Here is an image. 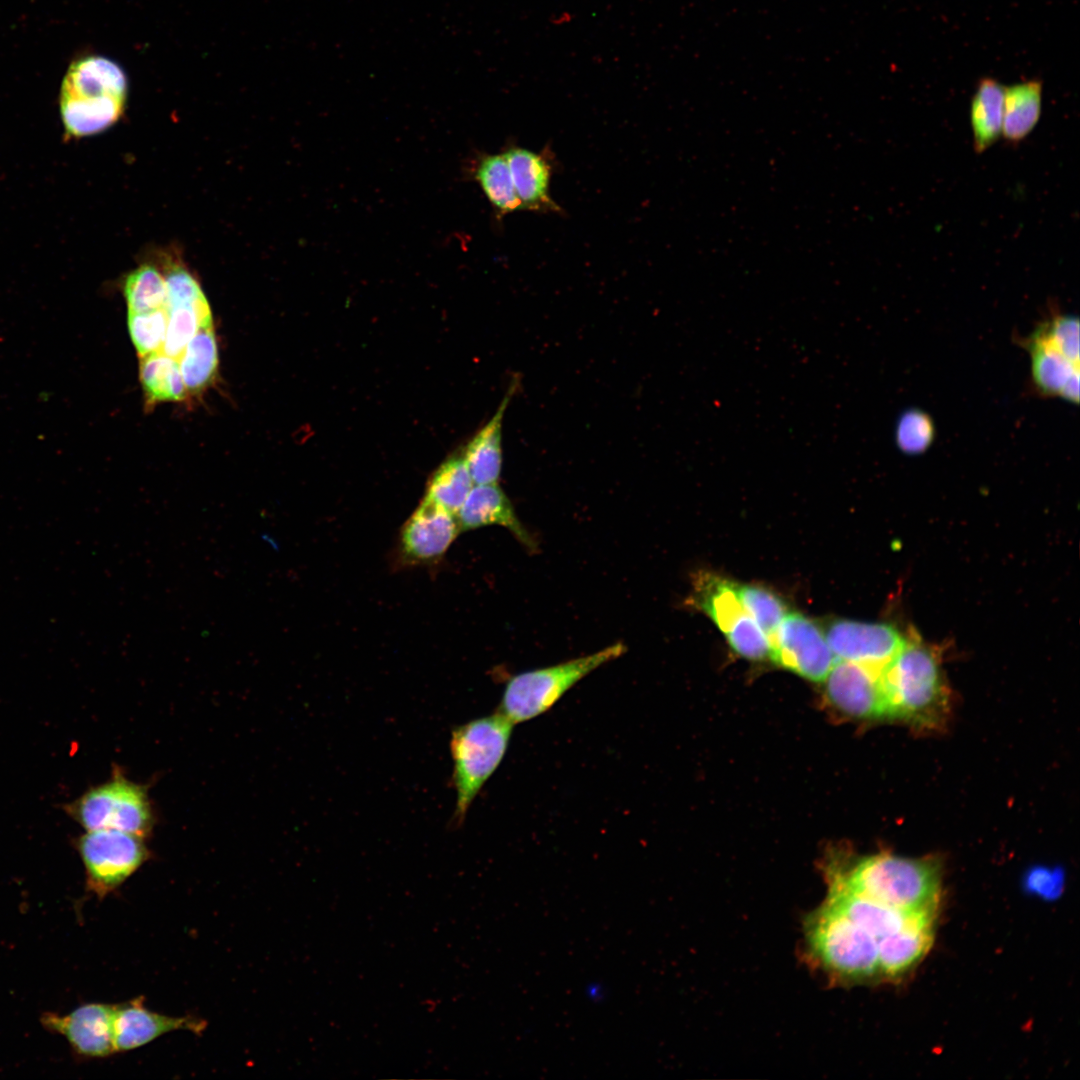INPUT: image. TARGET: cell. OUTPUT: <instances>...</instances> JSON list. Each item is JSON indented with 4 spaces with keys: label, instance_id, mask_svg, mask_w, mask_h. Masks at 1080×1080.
<instances>
[{
    "label": "cell",
    "instance_id": "5b68a950",
    "mask_svg": "<svg viewBox=\"0 0 1080 1080\" xmlns=\"http://www.w3.org/2000/svg\"><path fill=\"white\" fill-rule=\"evenodd\" d=\"M625 651V645L617 642L592 654L516 674L506 682L497 711L515 725L532 720L549 711L584 677Z\"/></svg>",
    "mask_w": 1080,
    "mask_h": 1080
},
{
    "label": "cell",
    "instance_id": "4fadbf2b",
    "mask_svg": "<svg viewBox=\"0 0 1080 1080\" xmlns=\"http://www.w3.org/2000/svg\"><path fill=\"white\" fill-rule=\"evenodd\" d=\"M116 1005L89 1003L66 1015L47 1012L41 1023L47 1030L65 1037L73 1050L86 1058H103L115 1053L114 1016Z\"/></svg>",
    "mask_w": 1080,
    "mask_h": 1080
},
{
    "label": "cell",
    "instance_id": "cb8c5ba5",
    "mask_svg": "<svg viewBox=\"0 0 1080 1080\" xmlns=\"http://www.w3.org/2000/svg\"><path fill=\"white\" fill-rule=\"evenodd\" d=\"M1020 344L1031 356L1032 382L1040 394L1060 396L1065 384L1079 374L1078 364L1068 360L1033 333L1021 339Z\"/></svg>",
    "mask_w": 1080,
    "mask_h": 1080
},
{
    "label": "cell",
    "instance_id": "836d02e7",
    "mask_svg": "<svg viewBox=\"0 0 1080 1080\" xmlns=\"http://www.w3.org/2000/svg\"><path fill=\"white\" fill-rule=\"evenodd\" d=\"M167 287L166 308L193 306L210 308L198 281L180 264H171L163 272Z\"/></svg>",
    "mask_w": 1080,
    "mask_h": 1080
},
{
    "label": "cell",
    "instance_id": "d6a6232c",
    "mask_svg": "<svg viewBox=\"0 0 1080 1080\" xmlns=\"http://www.w3.org/2000/svg\"><path fill=\"white\" fill-rule=\"evenodd\" d=\"M895 432L897 446L908 454L924 452L935 438L932 419L917 409L909 410L900 417Z\"/></svg>",
    "mask_w": 1080,
    "mask_h": 1080
},
{
    "label": "cell",
    "instance_id": "ba28073f",
    "mask_svg": "<svg viewBox=\"0 0 1080 1080\" xmlns=\"http://www.w3.org/2000/svg\"><path fill=\"white\" fill-rule=\"evenodd\" d=\"M86 888L98 898L118 889L151 856L145 838L112 829L89 830L77 840Z\"/></svg>",
    "mask_w": 1080,
    "mask_h": 1080
},
{
    "label": "cell",
    "instance_id": "30bf717a",
    "mask_svg": "<svg viewBox=\"0 0 1080 1080\" xmlns=\"http://www.w3.org/2000/svg\"><path fill=\"white\" fill-rule=\"evenodd\" d=\"M822 630L836 660L877 669L892 659L906 641V637L888 623L835 619Z\"/></svg>",
    "mask_w": 1080,
    "mask_h": 1080
},
{
    "label": "cell",
    "instance_id": "ac0fdd59",
    "mask_svg": "<svg viewBox=\"0 0 1080 1080\" xmlns=\"http://www.w3.org/2000/svg\"><path fill=\"white\" fill-rule=\"evenodd\" d=\"M934 920L915 921L877 941L881 976L896 979L925 956L933 943Z\"/></svg>",
    "mask_w": 1080,
    "mask_h": 1080
},
{
    "label": "cell",
    "instance_id": "7c38bea8",
    "mask_svg": "<svg viewBox=\"0 0 1080 1080\" xmlns=\"http://www.w3.org/2000/svg\"><path fill=\"white\" fill-rule=\"evenodd\" d=\"M460 532L456 515L424 496L402 526L400 556L407 564H431L442 558Z\"/></svg>",
    "mask_w": 1080,
    "mask_h": 1080
},
{
    "label": "cell",
    "instance_id": "e0dca14e",
    "mask_svg": "<svg viewBox=\"0 0 1080 1080\" xmlns=\"http://www.w3.org/2000/svg\"><path fill=\"white\" fill-rule=\"evenodd\" d=\"M825 901L867 931L876 941L910 923L936 916L929 913L901 912L855 894L833 881H829V892Z\"/></svg>",
    "mask_w": 1080,
    "mask_h": 1080
},
{
    "label": "cell",
    "instance_id": "44dd1931",
    "mask_svg": "<svg viewBox=\"0 0 1080 1080\" xmlns=\"http://www.w3.org/2000/svg\"><path fill=\"white\" fill-rule=\"evenodd\" d=\"M735 585L730 580L705 573L695 582L694 601L725 636L750 617L740 603Z\"/></svg>",
    "mask_w": 1080,
    "mask_h": 1080
},
{
    "label": "cell",
    "instance_id": "9c48e42d",
    "mask_svg": "<svg viewBox=\"0 0 1080 1080\" xmlns=\"http://www.w3.org/2000/svg\"><path fill=\"white\" fill-rule=\"evenodd\" d=\"M770 644L775 663L812 681L825 680L837 661L822 628L800 613L786 614Z\"/></svg>",
    "mask_w": 1080,
    "mask_h": 1080
},
{
    "label": "cell",
    "instance_id": "f546056e",
    "mask_svg": "<svg viewBox=\"0 0 1080 1080\" xmlns=\"http://www.w3.org/2000/svg\"><path fill=\"white\" fill-rule=\"evenodd\" d=\"M735 587L744 610L770 640L789 612L785 602L775 593L760 586L736 584Z\"/></svg>",
    "mask_w": 1080,
    "mask_h": 1080
},
{
    "label": "cell",
    "instance_id": "52a82bcc",
    "mask_svg": "<svg viewBox=\"0 0 1080 1080\" xmlns=\"http://www.w3.org/2000/svg\"><path fill=\"white\" fill-rule=\"evenodd\" d=\"M69 810L87 831L112 829L146 838L155 824L148 787L126 778L118 768L110 780L89 789Z\"/></svg>",
    "mask_w": 1080,
    "mask_h": 1080
},
{
    "label": "cell",
    "instance_id": "6da1fadb",
    "mask_svg": "<svg viewBox=\"0 0 1080 1080\" xmlns=\"http://www.w3.org/2000/svg\"><path fill=\"white\" fill-rule=\"evenodd\" d=\"M828 880L904 913L936 914L939 904L941 872L934 858L879 853L849 868L831 867Z\"/></svg>",
    "mask_w": 1080,
    "mask_h": 1080
},
{
    "label": "cell",
    "instance_id": "4316f807",
    "mask_svg": "<svg viewBox=\"0 0 1080 1080\" xmlns=\"http://www.w3.org/2000/svg\"><path fill=\"white\" fill-rule=\"evenodd\" d=\"M473 486L463 454L455 453L433 472L425 496L457 515Z\"/></svg>",
    "mask_w": 1080,
    "mask_h": 1080
},
{
    "label": "cell",
    "instance_id": "9a60e30c",
    "mask_svg": "<svg viewBox=\"0 0 1080 1080\" xmlns=\"http://www.w3.org/2000/svg\"><path fill=\"white\" fill-rule=\"evenodd\" d=\"M506 157L513 184L524 210L538 213H560L561 207L550 195L553 173L551 152H535L510 144Z\"/></svg>",
    "mask_w": 1080,
    "mask_h": 1080
},
{
    "label": "cell",
    "instance_id": "4dcf8cb0",
    "mask_svg": "<svg viewBox=\"0 0 1080 1080\" xmlns=\"http://www.w3.org/2000/svg\"><path fill=\"white\" fill-rule=\"evenodd\" d=\"M168 322L167 309L128 312L130 338L140 357L161 352Z\"/></svg>",
    "mask_w": 1080,
    "mask_h": 1080
},
{
    "label": "cell",
    "instance_id": "603a6c76",
    "mask_svg": "<svg viewBox=\"0 0 1080 1080\" xmlns=\"http://www.w3.org/2000/svg\"><path fill=\"white\" fill-rule=\"evenodd\" d=\"M1005 87L997 80L979 81L970 106L973 146L977 153L986 151L1002 134Z\"/></svg>",
    "mask_w": 1080,
    "mask_h": 1080
},
{
    "label": "cell",
    "instance_id": "83f0119b",
    "mask_svg": "<svg viewBox=\"0 0 1080 1080\" xmlns=\"http://www.w3.org/2000/svg\"><path fill=\"white\" fill-rule=\"evenodd\" d=\"M128 312H145L167 306V287L163 273L151 264L140 265L123 285Z\"/></svg>",
    "mask_w": 1080,
    "mask_h": 1080
},
{
    "label": "cell",
    "instance_id": "277c9868",
    "mask_svg": "<svg viewBox=\"0 0 1080 1080\" xmlns=\"http://www.w3.org/2000/svg\"><path fill=\"white\" fill-rule=\"evenodd\" d=\"M515 724L499 711L470 720L451 733L454 824L465 820L476 796L501 764Z\"/></svg>",
    "mask_w": 1080,
    "mask_h": 1080
},
{
    "label": "cell",
    "instance_id": "7a4b0ae2",
    "mask_svg": "<svg viewBox=\"0 0 1080 1080\" xmlns=\"http://www.w3.org/2000/svg\"><path fill=\"white\" fill-rule=\"evenodd\" d=\"M128 79L115 61L100 55L75 59L66 70L59 92V111L65 138H82L112 127L122 116Z\"/></svg>",
    "mask_w": 1080,
    "mask_h": 1080
},
{
    "label": "cell",
    "instance_id": "5bb4252c",
    "mask_svg": "<svg viewBox=\"0 0 1080 1080\" xmlns=\"http://www.w3.org/2000/svg\"><path fill=\"white\" fill-rule=\"evenodd\" d=\"M207 1022L195 1016H169L149 1010L143 997L116 1005L114 1016V1047L116 1052H127L149 1044L157 1038L175 1031H188L200 1035Z\"/></svg>",
    "mask_w": 1080,
    "mask_h": 1080
},
{
    "label": "cell",
    "instance_id": "f1b7e54d",
    "mask_svg": "<svg viewBox=\"0 0 1080 1080\" xmlns=\"http://www.w3.org/2000/svg\"><path fill=\"white\" fill-rule=\"evenodd\" d=\"M166 309L168 322L162 352L178 360L196 332L213 325L212 313L210 308L193 306Z\"/></svg>",
    "mask_w": 1080,
    "mask_h": 1080
},
{
    "label": "cell",
    "instance_id": "d6986e66",
    "mask_svg": "<svg viewBox=\"0 0 1080 1080\" xmlns=\"http://www.w3.org/2000/svg\"><path fill=\"white\" fill-rule=\"evenodd\" d=\"M468 175L479 184L498 219L524 210L515 190L509 166L502 153L477 152L470 160Z\"/></svg>",
    "mask_w": 1080,
    "mask_h": 1080
},
{
    "label": "cell",
    "instance_id": "2e32d148",
    "mask_svg": "<svg viewBox=\"0 0 1080 1080\" xmlns=\"http://www.w3.org/2000/svg\"><path fill=\"white\" fill-rule=\"evenodd\" d=\"M456 517L460 531L499 525L508 529L527 548L536 547L509 498L497 483L474 485Z\"/></svg>",
    "mask_w": 1080,
    "mask_h": 1080
},
{
    "label": "cell",
    "instance_id": "d590c367",
    "mask_svg": "<svg viewBox=\"0 0 1080 1080\" xmlns=\"http://www.w3.org/2000/svg\"><path fill=\"white\" fill-rule=\"evenodd\" d=\"M586 997L593 1003H600L606 998V988L601 982L593 981L585 987Z\"/></svg>",
    "mask_w": 1080,
    "mask_h": 1080
},
{
    "label": "cell",
    "instance_id": "1f68e13d",
    "mask_svg": "<svg viewBox=\"0 0 1080 1080\" xmlns=\"http://www.w3.org/2000/svg\"><path fill=\"white\" fill-rule=\"evenodd\" d=\"M1071 362L1079 365V320L1071 315L1052 314L1033 332Z\"/></svg>",
    "mask_w": 1080,
    "mask_h": 1080
},
{
    "label": "cell",
    "instance_id": "ffe728a7",
    "mask_svg": "<svg viewBox=\"0 0 1080 1080\" xmlns=\"http://www.w3.org/2000/svg\"><path fill=\"white\" fill-rule=\"evenodd\" d=\"M514 387L505 395L494 416L464 449V459L475 485L497 483L502 467L501 430L504 412Z\"/></svg>",
    "mask_w": 1080,
    "mask_h": 1080
},
{
    "label": "cell",
    "instance_id": "e575fe53",
    "mask_svg": "<svg viewBox=\"0 0 1080 1080\" xmlns=\"http://www.w3.org/2000/svg\"><path fill=\"white\" fill-rule=\"evenodd\" d=\"M1063 883L1061 871L1041 867L1031 870L1025 878V888L1046 899L1056 898L1062 892Z\"/></svg>",
    "mask_w": 1080,
    "mask_h": 1080
},
{
    "label": "cell",
    "instance_id": "d4e9b609",
    "mask_svg": "<svg viewBox=\"0 0 1080 1080\" xmlns=\"http://www.w3.org/2000/svg\"><path fill=\"white\" fill-rule=\"evenodd\" d=\"M139 378L146 403L150 406L186 398L187 390L178 360L162 351L140 357Z\"/></svg>",
    "mask_w": 1080,
    "mask_h": 1080
},
{
    "label": "cell",
    "instance_id": "8d00e7d4",
    "mask_svg": "<svg viewBox=\"0 0 1080 1080\" xmlns=\"http://www.w3.org/2000/svg\"><path fill=\"white\" fill-rule=\"evenodd\" d=\"M550 18V22L554 26H563L569 24L574 19V14L570 11H559Z\"/></svg>",
    "mask_w": 1080,
    "mask_h": 1080
},
{
    "label": "cell",
    "instance_id": "7402d4cb",
    "mask_svg": "<svg viewBox=\"0 0 1080 1080\" xmlns=\"http://www.w3.org/2000/svg\"><path fill=\"white\" fill-rule=\"evenodd\" d=\"M1042 109V84L1027 80L1005 87L1002 136L1011 143L1025 139L1037 125Z\"/></svg>",
    "mask_w": 1080,
    "mask_h": 1080
},
{
    "label": "cell",
    "instance_id": "484cf974",
    "mask_svg": "<svg viewBox=\"0 0 1080 1080\" xmlns=\"http://www.w3.org/2000/svg\"><path fill=\"white\" fill-rule=\"evenodd\" d=\"M178 360L187 393L198 394L204 391L214 380L218 369V348L213 325L201 327Z\"/></svg>",
    "mask_w": 1080,
    "mask_h": 1080
},
{
    "label": "cell",
    "instance_id": "3957f363",
    "mask_svg": "<svg viewBox=\"0 0 1080 1080\" xmlns=\"http://www.w3.org/2000/svg\"><path fill=\"white\" fill-rule=\"evenodd\" d=\"M888 718L917 728H936L945 718L948 694L939 656L912 634L880 670Z\"/></svg>",
    "mask_w": 1080,
    "mask_h": 1080
},
{
    "label": "cell",
    "instance_id": "8992f818",
    "mask_svg": "<svg viewBox=\"0 0 1080 1080\" xmlns=\"http://www.w3.org/2000/svg\"><path fill=\"white\" fill-rule=\"evenodd\" d=\"M805 930L810 952L832 975L849 980L880 975L875 938L826 901L808 916Z\"/></svg>",
    "mask_w": 1080,
    "mask_h": 1080
},
{
    "label": "cell",
    "instance_id": "8fae6325",
    "mask_svg": "<svg viewBox=\"0 0 1080 1080\" xmlns=\"http://www.w3.org/2000/svg\"><path fill=\"white\" fill-rule=\"evenodd\" d=\"M880 670L837 660L824 680L829 703L849 718H888Z\"/></svg>",
    "mask_w": 1080,
    "mask_h": 1080
}]
</instances>
